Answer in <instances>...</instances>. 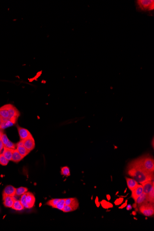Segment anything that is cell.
Masks as SVG:
<instances>
[{"mask_svg":"<svg viewBox=\"0 0 154 231\" xmlns=\"http://www.w3.org/2000/svg\"><path fill=\"white\" fill-rule=\"evenodd\" d=\"M133 161L145 171L154 174V161L151 156L148 155H144Z\"/></svg>","mask_w":154,"mask_h":231,"instance_id":"cell-2","label":"cell"},{"mask_svg":"<svg viewBox=\"0 0 154 231\" xmlns=\"http://www.w3.org/2000/svg\"><path fill=\"white\" fill-rule=\"evenodd\" d=\"M65 199H66V198L60 199L59 201L56 204L55 208L62 211L65 205Z\"/></svg>","mask_w":154,"mask_h":231,"instance_id":"cell-21","label":"cell"},{"mask_svg":"<svg viewBox=\"0 0 154 231\" xmlns=\"http://www.w3.org/2000/svg\"><path fill=\"white\" fill-rule=\"evenodd\" d=\"M135 203L139 207L141 205L148 203L147 199V195L143 193L136 198Z\"/></svg>","mask_w":154,"mask_h":231,"instance_id":"cell-15","label":"cell"},{"mask_svg":"<svg viewBox=\"0 0 154 231\" xmlns=\"http://www.w3.org/2000/svg\"><path fill=\"white\" fill-rule=\"evenodd\" d=\"M12 209L17 211H21L25 209L20 200H16L12 207Z\"/></svg>","mask_w":154,"mask_h":231,"instance_id":"cell-20","label":"cell"},{"mask_svg":"<svg viewBox=\"0 0 154 231\" xmlns=\"http://www.w3.org/2000/svg\"><path fill=\"white\" fill-rule=\"evenodd\" d=\"M3 130L2 129H0V140H1V138H2V135L3 134Z\"/></svg>","mask_w":154,"mask_h":231,"instance_id":"cell-33","label":"cell"},{"mask_svg":"<svg viewBox=\"0 0 154 231\" xmlns=\"http://www.w3.org/2000/svg\"><path fill=\"white\" fill-rule=\"evenodd\" d=\"M3 123V121L2 119V117L0 116V129H2V126Z\"/></svg>","mask_w":154,"mask_h":231,"instance_id":"cell-32","label":"cell"},{"mask_svg":"<svg viewBox=\"0 0 154 231\" xmlns=\"http://www.w3.org/2000/svg\"><path fill=\"white\" fill-rule=\"evenodd\" d=\"M26 203L28 206L29 209L32 208L34 206L35 203V196L31 192H26V197L25 198Z\"/></svg>","mask_w":154,"mask_h":231,"instance_id":"cell-8","label":"cell"},{"mask_svg":"<svg viewBox=\"0 0 154 231\" xmlns=\"http://www.w3.org/2000/svg\"><path fill=\"white\" fill-rule=\"evenodd\" d=\"M14 151V149H10V148L4 147L3 148V152L2 154L4 156V157L7 160H8L9 161H11Z\"/></svg>","mask_w":154,"mask_h":231,"instance_id":"cell-17","label":"cell"},{"mask_svg":"<svg viewBox=\"0 0 154 231\" xmlns=\"http://www.w3.org/2000/svg\"><path fill=\"white\" fill-rule=\"evenodd\" d=\"M126 173L140 184L149 180H153L154 178V174L145 171L133 161L128 164Z\"/></svg>","mask_w":154,"mask_h":231,"instance_id":"cell-1","label":"cell"},{"mask_svg":"<svg viewBox=\"0 0 154 231\" xmlns=\"http://www.w3.org/2000/svg\"><path fill=\"white\" fill-rule=\"evenodd\" d=\"M65 205L71 206L74 210L78 208L79 206L78 200L76 198H66L65 201Z\"/></svg>","mask_w":154,"mask_h":231,"instance_id":"cell-11","label":"cell"},{"mask_svg":"<svg viewBox=\"0 0 154 231\" xmlns=\"http://www.w3.org/2000/svg\"><path fill=\"white\" fill-rule=\"evenodd\" d=\"M9 161L4 157L2 154H0V164L2 166H6L8 164Z\"/></svg>","mask_w":154,"mask_h":231,"instance_id":"cell-26","label":"cell"},{"mask_svg":"<svg viewBox=\"0 0 154 231\" xmlns=\"http://www.w3.org/2000/svg\"><path fill=\"white\" fill-rule=\"evenodd\" d=\"M28 189L24 187H20L16 189L15 196H20L27 191Z\"/></svg>","mask_w":154,"mask_h":231,"instance_id":"cell-22","label":"cell"},{"mask_svg":"<svg viewBox=\"0 0 154 231\" xmlns=\"http://www.w3.org/2000/svg\"><path fill=\"white\" fill-rule=\"evenodd\" d=\"M59 200H60V199H52L50 200L49 201L46 203V204L49 205V206H51L53 208H55V206H56V204H57L58 202L59 201Z\"/></svg>","mask_w":154,"mask_h":231,"instance_id":"cell-25","label":"cell"},{"mask_svg":"<svg viewBox=\"0 0 154 231\" xmlns=\"http://www.w3.org/2000/svg\"><path fill=\"white\" fill-rule=\"evenodd\" d=\"M132 191L131 197L135 201L136 198L143 193V188L141 184L138 185L137 187Z\"/></svg>","mask_w":154,"mask_h":231,"instance_id":"cell-13","label":"cell"},{"mask_svg":"<svg viewBox=\"0 0 154 231\" xmlns=\"http://www.w3.org/2000/svg\"><path fill=\"white\" fill-rule=\"evenodd\" d=\"M0 116L2 117L3 122L9 121V114L7 104L4 105L0 108Z\"/></svg>","mask_w":154,"mask_h":231,"instance_id":"cell-7","label":"cell"},{"mask_svg":"<svg viewBox=\"0 0 154 231\" xmlns=\"http://www.w3.org/2000/svg\"><path fill=\"white\" fill-rule=\"evenodd\" d=\"M4 147V146L3 143L2 142V140H0V154H1L2 150L3 149Z\"/></svg>","mask_w":154,"mask_h":231,"instance_id":"cell-31","label":"cell"},{"mask_svg":"<svg viewBox=\"0 0 154 231\" xmlns=\"http://www.w3.org/2000/svg\"><path fill=\"white\" fill-rule=\"evenodd\" d=\"M141 185L143 188V193L146 195H148L154 188V181L152 180L146 181Z\"/></svg>","mask_w":154,"mask_h":231,"instance_id":"cell-9","label":"cell"},{"mask_svg":"<svg viewBox=\"0 0 154 231\" xmlns=\"http://www.w3.org/2000/svg\"><path fill=\"white\" fill-rule=\"evenodd\" d=\"M17 129L19 138L21 140H24L29 137L32 136L30 132L27 129L21 127L18 125L17 126Z\"/></svg>","mask_w":154,"mask_h":231,"instance_id":"cell-5","label":"cell"},{"mask_svg":"<svg viewBox=\"0 0 154 231\" xmlns=\"http://www.w3.org/2000/svg\"><path fill=\"white\" fill-rule=\"evenodd\" d=\"M139 211L143 215L146 216H151L154 215V204L147 203L141 205L139 207Z\"/></svg>","mask_w":154,"mask_h":231,"instance_id":"cell-3","label":"cell"},{"mask_svg":"<svg viewBox=\"0 0 154 231\" xmlns=\"http://www.w3.org/2000/svg\"><path fill=\"white\" fill-rule=\"evenodd\" d=\"M61 174L65 176L68 177L70 176V170L68 166H63L61 168Z\"/></svg>","mask_w":154,"mask_h":231,"instance_id":"cell-23","label":"cell"},{"mask_svg":"<svg viewBox=\"0 0 154 231\" xmlns=\"http://www.w3.org/2000/svg\"><path fill=\"white\" fill-rule=\"evenodd\" d=\"M4 147H6V148H10V149H16L17 146L16 144H15L14 143L10 141L9 140V141L7 143V144L4 146Z\"/></svg>","mask_w":154,"mask_h":231,"instance_id":"cell-29","label":"cell"},{"mask_svg":"<svg viewBox=\"0 0 154 231\" xmlns=\"http://www.w3.org/2000/svg\"><path fill=\"white\" fill-rule=\"evenodd\" d=\"M7 106L9 114V121L13 124H15L20 116V113L13 105L7 104Z\"/></svg>","mask_w":154,"mask_h":231,"instance_id":"cell-4","label":"cell"},{"mask_svg":"<svg viewBox=\"0 0 154 231\" xmlns=\"http://www.w3.org/2000/svg\"><path fill=\"white\" fill-rule=\"evenodd\" d=\"M126 181L127 186L131 191H132L135 189L139 185L138 183L133 178H126Z\"/></svg>","mask_w":154,"mask_h":231,"instance_id":"cell-16","label":"cell"},{"mask_svg":"<svg viewBox=\"0 0 154 231\" xmlns=\"http://www.w3.org/2000/svg\"><path fill=\"white\" fill-rule=\"evenodd\" d=\"M148 202V203L154 204V188L152 189V190L147 195Z\"/></svg>","mask_w":154,"mask_h":231,"instance_id":"cell-24","label":"cell"},{"mask_svg":"<svg viewBox=\"0 0 154 231\" xmlns=\"http://www.w3.org/2000/svg\"><path fill=\"white\" fill-rule=\"evenodd\" d=\"M74 210L69 205H65L62 211L64 212H69L73 211Z\"/></svg>","mask_w":154,"mask_h":231,"instance_id":"cell-30","label":"cell"},{"mask_svg":"<svg viewBox=\"0 0 154 231\" xmlns=\"http://www.w3.org/2000/svg\"><path fill=\"white\" fill-rule=\"evenodd\" d=\"M16 149L20 154L24 157L27 155L30 152V151H29L27 149H26L24 146H17Z\"/></svg>","mask_w":154,"mask_h":231,"instance_id":"cell-19","label":"cell"},{"mask_svg":"<svg viewBox=\"0 0 154 231\" xmlns=\"http://www.w3.org/2000/svg\"><path fill=\"white\" fill-rule=\"evenodd\" d=\"M153 1H138V3L141 9L143 10H153V8L151 7H154L153 4L151 5V3H153Z\"/></svg>","mask_w":154,"mask_h":231,"instance_id":"cell-14","label":"cell"},{"mask_svg":"<svg viewBox=\"0 0 154 231\" xmlns=\"http://www.w3.org/2000/svg\"><path fill=\"white\" fill-rule=\"evenodd\" d=\"M1 140H2V143H3V145L4 146L7 144V143H8V142L9 140L8 137H7L6 134H5V133H3L2 135Z\"/></svg>","mask_w":154,"mask_h":231,"instance_id":"cell-28","label":"cell"},{"mask_svg":"<svg viewBox=\"0 0 154 231\" xmlns=\"http://www.w3.org/2000/svg\"><path fill=\"white\" fill-rule=\"evenodd\" d=\"M3 204L5 207L6 208H12L14 202L16 200L14 197L12 196H6L3 198Z\"/></svg>","mask_w":154,"mask_h":231,"instance_id":"cell-12","label":"cell"},{"mask_svg":"<svg viewBox=\"0 0 154 231\" xmlns=\"http://www.w3.org/2000/svg\"><path fill=\"white\" fill-rule=\"evenodd\" d=\"M26 192L24 193L23 195L21 196V198L20 199V201L21 202V203L22 205L24 206V208H26V209H29L28 206L27 205L26 203V200H25V198H26Z\"/></svg>","mask_w":154,"mask_h":231,"instance_id":"cell-27","label":"cell"},{"mask_svg":"<svg viewBox=\"0 0 154 231\" xmlns=\"http://www.w3.org/2000/svg\"><path fill=\"white\" fill-rule=\"evenodd\" d=\"M16 189V188L12 186H7L5 188L3 191L2 197H6V196H12V197H14L15 196Z\"/></svg>","mask_w":154,"mask_h":231,"instance_id":"cell-10","label":"cell"},{"mask_svg":"<svg viewBox=\"0 0 154 231\" xmlns=\"http://www.w3.org/2000/svg\"><path fill=\"white\" fill-rule=\"evenodd\" d=\"M23 141L24 147L27 149L29 151H31L35 148V140L32 136Z\"/></svg>","mask_w":154,"mask_h":231,"instance_id":"cell-6","label":"cell"},{"mask_svg":"<svg viewBox=\"0 0 154 231\" xmlns=\"http://www.w3.org/2000/svg\"><path fill=\"white\" fill-rule=\"evenodd\" d=\"M24 158V156H22L20 154L17 150L15 149V150H14V152H13L11 161L14 162L18 163L21 161Z\"/></svg>","mask_w":154,"mask_h":231,"instance_id":"cell-18","label":"cell"}]
</instances>
